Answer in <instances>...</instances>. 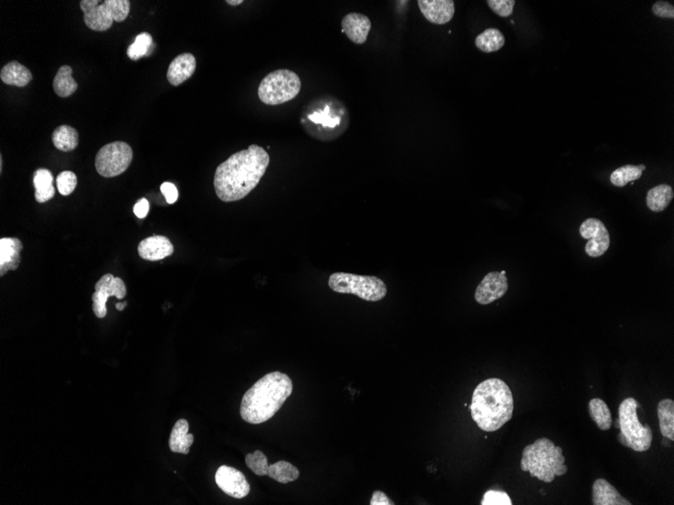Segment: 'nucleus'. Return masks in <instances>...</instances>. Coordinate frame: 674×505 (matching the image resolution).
Listing matches in <instances>:
<instances>
[{"mask_svg": "<svg viewBox=\"0 0 674 505\" xmlns=\"http://www.w3.org/2000/svg\"><path fill=\"white\" fill-rule=\"evenodd\" d=\"M269 165V153L262 146L251 144L237 151L216 168V195L227 203L241 200L258 186Z\"/></svg>", "mask_w": 674, "mask_h": 505, "instance_id": "1", "label": "nucleus"}, {"mask_svg": "<svg viewBox=\"0 0 674 505\" xmlns=\"http://www.w3.org/2000/svg\"><path fill=\"white\" fill-rule=\"evenodd\" d=\"M293 391V383L280 371L265 374L244 393L241 416L246 423L258 424L272 419Z\"/></svg>", "mask_w": 674, "mask_h": 505, "instance_id": "2", "label": "nucleus"}, {"mask_svg": "<svg viewBox=\"0 0 674 505\" xmlns=\"http://www.w3.org/2000/svg\"><path fill=\"white\" fill-rule=\"evenodd\" d=\"M513 411L512 390L499 378L486 379L472 393V418L481 431L499 430L512 419Z\"/></svg>", "mask_w": 674, "mask_h": 505, "instance_id": "3", "label": "nucleus"}, {"mask_svg": "<svg viewBox=\"0 0 674 505\" xmlns=\"http://www.w3.org/2000/svg\"><path fill=\"white\" fill-rule=\"evenodd\" d=\"M561 448L547 438L536 440L522 453V471L529 472L532 477L545 483H552L555 476L566 474L567 466Z\"/></svg>", "mask_w": 674, "mask_h": 505, "instance_id": "4", "label": "nucleus"}, {"mask_svg": "<svg viewBox=\"0 0 674 505\" xmlns=\"http://www.w3.org/2000/svg\"><path fill=\"white\" fill-rule=\"evenodd\" d=\"M640 405L634 397H628L619 407L618 441L625 447L635 452H646L653 440V434L648 424L643 426L638 419L637 410Z\"/></svg>", "mask_w": 674, "mask_h": 505, "instance_id": "5", "label": "nucleus"}, {"mask_svg": "<svg viewBox=\"0 0 674 505\" xmlns=\"http://www.w3.org/2000/svg\"><path fill=\"white\" fill-rule=\"evenodd\" d=\"M329 286L338 294H350L367 302H379L387 296L383 279L372 276H358L348 272H336L329 277Z\"/></svg>", "mask_w": 674, "mask_h": 505, "instance_id": "6", "label": "nucleus"}, {"mask_svg": "<svg viewBox=\"0 0 674 505\" xmlns=\"http://www.w3.org/2000/svg\"><path fill=\"white\" fill-rule=\"evenodd\" d=\"M301 90L299 76L289 69L270 73L258 86V98L267 105H280L293 100Z\"/></svg>", "mask_w": 674, "mask_h": 505, "instance_id": "7", "label": "nucleus"}, {"mask_svg": "<svg viewBox=\"0 0 674 505\" xmlns=\"http://www.w3.org/2000/svg\"><path fill=\"white\" fill-rule=\"evenodd\" d=\"M84 23L88 28L95 32H105L113 25V21L122 23L127 20L130 11L128 0H105L101 4L99 0H81L80 1Z\"/></svg>", "mask_w": 674, "mask_h": 505, "instance_id": "8", "label": "nucleus"}, {"mask_svg": "<svg viewBox=\"0 0 674 505\" xmlns=\"http://www.w3.org/2000/svg\"><path fill=\"white\" fill-rule=\"evenodd\" d=\"M132 156V149L127 142H110L99 149L95 158V167L102 177H116L127 170Z\"/></svg>", "mask_w": 674, "mask_h": 505, "instance_id": "9", "label": "nucleus"}, {"mask_svg": "<svg viewBox=\"0 0 674 505\" xmlns=\"http://www.w3.org/2000/svg\"><path fill=\"white\" fill-rule=\"evenodd\" d=\"M127 296V286L120 277H113L111 274H104L95 284V291L92 296V310L95 316L102 319L108 314L106 302L110 296H116L122 300Z\"/></svg>", "mask_w": 674, "mask_h": 505, "instance_id": "10", "label": "nucleus"}, {"mask_svg": "<svg viewBox=\"0 0 674 505\" xmlns=\"http://www.w3.org/2000/svg\"><path fill=\"white\" fill-rule=\"evenodd\" d=\"M580 232L581 237L588 240L585 250L590 257H600L609 250L611 243L609 231L600 220L588 218L581 225Z\"/></svg>", "mask_w": 674, "mask_h": 505, "instance_id": "11", "label": "nucleus"}, {"mask_svg": "<svg viewBox=\"0 0 674 505\" xmlns=\"http://www.w3.org/2000/svg\"><path fill=\"white\" fill-rule=\"evenodd\" d=\"M216 484L225 494L241 499L249 495L251 486L246 480V476L241 471L232 467L220 466L215 474Z\"/></svg>", "mask_w": 674, "mask_h": 505, "instance_id": "12", "label": "nucleus"}, {"mask_svg": "<svg viewBox=\"0 0 674 505\" xmlns=\"http://www.w3.org/2000/svg\"><path fill=\"white\" fill-rule=\"evenodd\" d=\"M508 279L505 270L492 272L484 277L474 293V298L481 305H489L499 300L507 293Z\"/></svg>", "mask_w": 674, "mask_h": 505, "instance_id": "13", "label": "nucleus"}, {"mask_svg": "<svg viewBox=\"0 0 674 505\" xmlns=\"http://www.w3.org/2000/svg\"><path fill=\"white\" fill-rule=\"evenodd\" d=\"M418 6L424 18L434 25H445L455 13L452 0H419Z\"/></svg>", "mask_w": 674, "mask_h": 505, "instance_id": "14", "label": "nucleus"}, {"mask_svg": "<svg viewBox=\"0 0 674 505\" xmlns=\"http://www.w3.org/2000/svg\"><path fill=\"white\" fill-rule=\"evenodd\" d=\"M139 255L149 262H159L174 253V245L168 237L154 236L147 237L137 246Z\"/></svg>", "mask_w": 674, "mask_h": 505, "instance_id": "15", "label": "nucleus"}, {"mask_svg": "<svg viewBox=\"0 0 674 505\" xmlns=\"http://www.w3.org/2000/svg\"><path fill=\"white\" fill-rule=\"evenodd\" d=\"M343 32L351 42L362 45L367 42V35L372 28L371 20L362 13H351L346 14L341 21Z\"/></svg>", "mask_w": 674, "mask_h": 505, "instance_id": "16", "label": "nucleus"}, {"mask_svg": "<svg viewBox=\"0 0 674 505\" xmlns=\"http://www.w3.org/2000/svg\"><path fill=\"white\" fill-rule=\"evenodd\" d=\"M196 70V59L191 53L176 57L168 68L167 79L173 86H180L192 77Z\"/></svg>", "mask_w": 674, "mask_h": 505, "instance_id": "17", "label": "nucleus"}, {"mask_svg": "<svg viewBox=\"0 0 674 505\" xmlns=\"http://www.w3.org/2000/svg\"><path fill=\"white\" fill-rule=\"evenodd\" d=\"M23 250V243L18 238L0 239V276H4L8 270L18 269Z\"/></svg>", "mask_w": 674, "mask_h": 505, "instance_id": "18", "label": "nucleus"}, {"mask_svg": "<svg viewBox=\"0 0 674 505\" xmlns=\"http://www.w3.org/2000/svg\"><path fill=\"white\" fill-rule=\"evenodd\" d=\"M593 505H631L620 492L605 479H598L593 485Z\"/></svg>", "mask_w": 674, "mask_h": 505, "instance_id": "19", "label": "nucleus"}, {"mask_svg": "<svg viewBox=\"0 0 674 505\" xmlns=\"http://www.w3.org/2000/svg\"><path fill=\"white\" fill-rule=\"evenodd\" d=\"M189 424L186 419H179L175 424L168 440L171 451L180 454H189L190 448L194 442V436L188 433Z\"/></svg>", "mask_w": 674, "mask_h": 505, "instance_id": "20", "label": "nucleus"}, {"mask_svg": "<svg viewBox=\"0 0 674 505\" xmlns=\"http://www.w3.org/2000/svg\"><path fill=\"white\" fill-rule=\"evenodd\" d=\"M0 79L4 84L11 86L25 87L32 81L33 74L27 67L18 62L13 61L1 69Z\"/></svg>", "mask_w": 674, "mask_h": 505, "instance_id": "21", "label": "nucleus"}, {"mask_svg": "<svg viewBox=\"0 0 674 505\" xmlns=\"http://www.w3.org/2000/svg\"><path fill=\"white\" fill-rule=\"evenodd\" d=\"M54 177L51 170L39 168L34 173L35 198L38 203H46L56 194L53 186Z\"/></svg>", "mask_w": 674, "mask_h": 505, "instance_id": "22", "label": "nucleus"}, {"mask_svg": "<svg viewBox=\"0 0 674 505\" xmlns=\"http://www.w3.org/2000/svg\"><path fill=\"white\" fill-rule=\"evenodd\" d=\"M674 196L673 190L668 185L662 184L648 191L646 203L653 212H662L668 207Z\"/></svg>", "mask_w": 674, "mask_h": 505, "instance_id": "23", "label": "nucleus"}, {"mask_svg": "<svg viewBox=\"0 0 674 505\" xmlns=\"http://www.w3.org/2000/svg\"><path fill=\"white\" fill-rule=\"evenodd\" d=\"M52 141L55 148L62 151H74L79 144V134L74 127L70 125H61L54 130Z\"/></svg>", "mask_w": 674, "mask_h": 505, "instance_id": "24", "label": "nucleus"}, {"mask_svg": "<svg viewBox=\"0 0 674 505\" xmlns=\"http://www.w3.org/2000/svg\"><path fill=\"white\" fill-rule=\"evenodd\" d=\"M73 69L70 66H62L55 76L53 87L55 93L62 98L71 96L78 89L77 82L73 78Z\"/></svg>", "mask_w": 674, "mask_h": 505, "instance_id": "25", "label": "nucleus"}, {"mask_svg": "<svg viewBox=\"0 0 674 505\" xmlns=\"http://www.w3.org/2000/svg\"><path fill=\"white\" fill-rule=\"evenodd\" d=\"M659 426L662 436L669 440H674V402L670 398H666L659 402L657 405Z\"/></svg>", "mask_w": 674, "mask_h": 505, "instance_id": "26", "label": "nucleus"}, {"mask_svg": "<svg viewBox=\"0 0 674 505\" xmlns=\"http://www.w3.org/2000/svg\"><path fill=\"white\" fill-rule=\"evenodd\" d=\"M588 412H590V418L597 424L600 430L607 431L612 428L613 419H612L611 411L604 400L600 398H593L588 402Z\"/></svg>", "mask_w": 674, "mask_h": 505, "instance_id": "27", "label": "nucleus"}, {"mask_svg": "<svg viewBox=\"0 0 674 505\" xmlns=\"http://www.w3.org/2000/svg\"><path fill=\"white\" fill-rule=\"evenodd\" d=\"M505 45V37L497 28H488L476 39V46L484 53L499 51Z\"/></svg>", "mask_w": 674, "mask_h": 505, "instance_id": "28", "label": "nucleus"}, {"mask_svg": "<svg viewBox=\"0 0 674 505\" xmlns=\"http://www.w3.org/2000/svg\"><path fill=\"white\" fill-rule=\"evenodd\" d=\"M268 476L282 484L293 482L300 476V472L294 465L286 461H279L270 465Z\"/></svg>", "mask_w": 674, "mask_h": 505, "instance_id": "29", "label": "nucleus"}, {"mask_svg": "<svg viewBox=\"0 0 674 505\" xmlns=\"http://www.w3.org/2000/svg\"><path fill=\"white\" fill-rule=\"evenodd\" d=\"M642 175L643 170H640L639 166L626 165L614 170L610 179L614 186L623 188L629 182L639 180Z\"/></svg>", "mask_w": 674, "mask_h": 505, "instance_id": "30", "label": "nucleus"}, {"mask_svg": "<svg viewBox=\"0 0 674 505\" xmlns=\"http://www.w3.org/2000/svg\"><path fill=\"white\" fill-rule=\"evenodd\" d=\"M153 45V37L149 33H142L135 37V42L128 47L127 56L132 61L139 60L148 54L149 49Z\"/></svg>", "mask_w": 674, "mask_h": 505, "instance_id": "31", "label": "nucleus"}, {"mask_svg": "<svg viewBox=\"0 0 674 505\" xmlns=\"http://www.w3.org/2000/svg\"><path fill=\"white\" fill-rule=\"evenodd\" d=\"M246 466L256 475H268L270 467L269 462H268L267 456L260 450H256V451L246 455Z\"/></svg>", "mask_w": 674, "mask_h": 505, "instance_id": "32", "label": "nucleus"}, {"mask_svg": "<svg viewBox=\"0 0 674 505\" xmlns=\"http://www.w3.org/2000/svg\"><path fill=\"white\" fill-rule=\"evenodd\" d=\"M77 175L71 170H64L56 179L57 189L62 196H69L77 186Z\"/></svg>", "mask_w": 674, "mask_h": 505, "instance_id": "33", "label": "nucleus"}, {"mask_svg": "<svg viewBox=\"0 0 674 505\" xmlns=\"http://www.w3.org/2000/svg\"><path fill=\"white\" fill-rule=\"evenodd\" d=\"M491 9L501 16V18H509L512 16L514 11L515 0H489L486 1Z\"/></svg>", "mask_w": 674, "mask_h": 505, "instance_id": "34", "label": "nucleus"}, {"mask_svg": "<svg viewBox=\"0 0 674 505\" xmlns=\"http://www.w3.org/2000/svg\"><path fill=\"white\" fill-rule=\"evenodd\" d=\"M481 505H512V500L506 492L490 490L486 493Z\"/></svg>", "mask_w": 674, "mask_h": 505, "instance_id": "35", "label": "nucleus"}, {"mask_svg": "<svg viewBox=\"0 0 674 505\" xmlns=\"http://www.w3.org/2000/svg\"><path fill=\"white\" fill-rule=\"evenodd\" d=\"M655 16L661 18H674V6L668 2L657 1L652 6Z\"/></svg>", "mask_w": 674, "mask_h": 505, "instance_id": "36", "label": "nucleus"}, {"mask_svg": "<svg viewBox=\"0 0 674 505\" xmlns=\"http://www.w3.org/2000/svg\"><path fill=\"white\" fill-rule=\"evenodd\" d=\"M161 192L166 198L168 204H174L178 200V190L173 182H165L161 186Z\"/></svg>", "mask_w": 674, "mask_h": 505, "instance_id": "37", "label": "nucleus"}, {"mask_svg": "<svg viewBox=\"0 0 674 505\" xmlns=\"http://www.w3.org/2000/svg\"><path fill=\"white\" fill-rule=\"evenodd\" d=\"M149 210V203L147 199L142 198L134 207V213L139 219H144L148 215Z\"/></svg>", "mask_w": 674, "mask_h": 505, "instance_id": "38", "label": "nucleus"}, {"mask_svg": "<svg viewBox=\"0 0 674 505\" xmlns=\"http://www.w3.org/2000/svg\"><path fill=\"white\" fill-rule=\"evenodd\" d=\"M371 505H393V501L383 492H379L377 490L372 493V497L371 501H370Z\"/></svg>", "mask_w": 674, "mask_h": 505, "instance_id": "39", "label": "nucleus"}, {"mask_svg": "<svg viewBox=\"0 0 674 505\" xmlns=\"http://www.w3.org/2000/svg\"><path fill=\"white\" fill-rule=\"evenodd\" d=\"M225 2L232 6H241V4H244L243 0H227Z\"/></svg>", "mask_w": 674, "mask_h": 505, "instance_id": "40", "label": "nucleus"}, {"mask_svg": "<svg viewBox=\"0 0 674 505\" xmlns=\"http://www.w3.org/2000/svg\"><path fill=\"white\" fill-rule=\"evenodd\" d=\"M125 306H127V303H116V309H118V310H123V308H125Z\"/></svg>", "mask_w": 674, "mask_h": 505, "instance_id": "41", "label": "nucleus"}]
</instances>
